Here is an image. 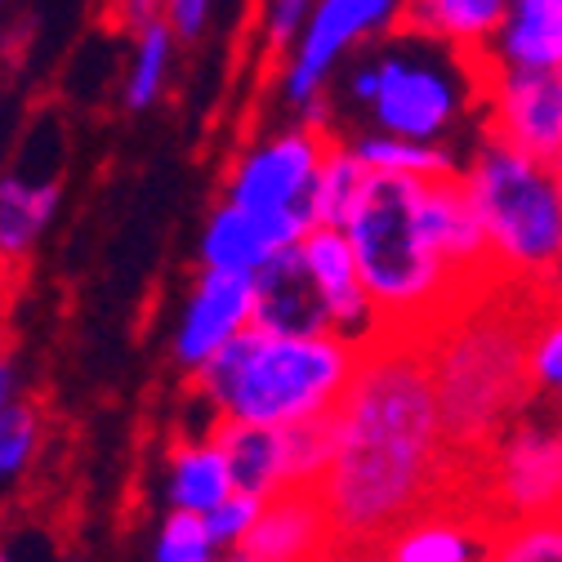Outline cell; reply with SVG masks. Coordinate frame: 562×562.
<instances>
[{
    "mask_svg": "<svg viewBox=\"0 0 562 562\" xmlns=\"http://www.w3.org/2000/svg\"><path fill=\"white\" fill-rule=\"evenodd\" d=\"M339 99L371 116V130L447 144L482 103V67L438 41L402 32V41L348 67Z\"/></svg>",
    "mask_w": 562,
    "mask_h": 562,
    "instance_id": "8992f818",
    "label": "cell"
},
{
    "mask_svg": "<svg viewBox=\"0 0 562 562\" xmlns=\"http://www.w3.org/2000/svg\"><path fill=\"white\" fill-rule=\"evenodd\" d=\"M220 558H224V549L215 544V536H210L205 514L166 509V518L157 522L148 562H220Z\"/></svg>",
    "mask_w": 562,
    "mask_h": 562,
    "instance_id": "4316f807",
    "label": "cell"
},
{
    "mask_svg": "<svg viewBox=\"0 0 562 562\" xmlns=\"http://www.w3.org/2000/svg\"><path fill=\"white\" fill-rule=\"evenodd\" d=\"M486 562H562V514L496 522L486 544Z\"/></svg>",
    "mask_w": 562,
    "mask_h": 562,
    "instance_id": "484cf974",
    "label": "cell"
},
{
    "mask_svg": "<svg viewBox=\"0 0 562 562\" xmlns=\"http://www.w3.org/2000/svg\"><path fill=\"white\" fill-rule=\"evenodd\" d=\"M255 326L281 330V335H317L330 330L326 304L313 286V277L300 259V246L281 250L259 277H255Z\"/></svg>",
    "mask_w": 562,
    "mask_h": 562,
    "instance_id": "ac0fdd59",
    "label": "cell"
},
{
    "mask_svg": "<svg viewBox=\"0 0 562 562\" xmlns=\"http://www.w3.org/2000/svg\"><path fill=\"white\" fill-rule=\"evenodd\" d=\"M558 188H562V166H558Z\"/></svg>",
    "mask_w": 562,
    "mask_h": 562,
    "instance_id": "74e56055",
    "label": "cell"
},
{
    "mask_svg": "<svg viewBox=\"0 0 562 562\" xmlns=\"http://www.w3.org/2000/svg\"><path fill=\"white\" fill-rule=\"evenodd\" d=\"M0 10H5V0H0Z\"/></svg>",
    "mask_w": 562,
    "mask_h": 562,
    "instance_id": "ab89813d",
    "label": "cell"
},
{
    "mask_svg": "<svg viewBox=\"0 0 562 562\" xmlns=\"http://www.w3.org/2000/svg\"><path fill=\"white\" fill-rule=\"evenodd\" d=\"M344 233L353 241L380 335L425 339L456 304L482 291L434 241L425 220V179L371 175Z\"/></svg>",
    "mask_w": 562,
    "mask_h": 562,
    "instance_id": "277c9868",
    "label": "cell"
},
{
    "mask_svg": "<svg viewBox=\"0 0 562 562\" xmlns=\"http://www.w3.org/2000/svg\"><path fill=\"white\" fill-rule=\"evenodd\" d=\"M300 259H304V268L313 277L322 304H326L330 330L344 335V339H353L358 348L380 339V317H375V304L367 295V281H362V268H358V255H353L348 233L330 228V224H313L300 237Z\"/></svg>",
    "mask_w": 562,
    "mask_h": 562,
    "instance_id": "4fadbf2b",
    "label": "cell"
},
{
    "mask_svg": "<svg viewBox=\"0 0 562 562\" xmlns=\"http://www.w3.org/2000/svg\"><path fill=\"white\" fill-rule=\"evenodd\" d=\"M375 170H367V161L353 153L348 138H330L326 148V161L317 170V183H313V224H330V228H344L348 215L358 210L367 183H371Z\"/></svg>",
    "mask_w": 562,
    "mask_h": 562,
    "instance_id": "cb8c5ba5",
    "label": "cell"
},
{
    "mask_svg": "<svg viewBox=\"0 0 562 562\" xmlns=\"http://www.w3.org/2000/svg\"><path fill=\"white\" fill-rule=\"evenodd\" d=\"M353 153L367 161V170L375 175H397V179H438V175H456L460 170V157L447 148V144H419V138H406V134H384V130H371V134H358L348 138Z\"/></svg>",
    "mask_w": 562,
    "mask_h": 562,
    "instance_id": "603a6c76",
    "label": "cell"
},
{
    "mask_svg": "<svg viewBox=\"0 0 562 562\" xmlns=\"http://www.w3.org/2000/svg\"><path fill=\"white\" fill-rule=\"evenodd\" d=\"M308 228H313L308 215H259V210H246V205L224 196L205 215V228L196 241V263L259 277L281 250L300 246V237Z\"/></svg>",
    "mask_w": 562,
    "mask_h": 562,
    "instance_id": "5bb4252c",
    "label": "cell"
},
{
    "mask_svg": "<svg viewBox=\"0 0 562 562\" xmlns=\"http://www.w3.org/2000/svg\"><path fill=\"white\" fill-rule=\"evenodd\" d=\"M255 295L259 291L250 272L201 268L192 277L170 330V358L188 380L255 326Z\"/></svg>",
    "mask_w": 562,
    "mask_h": 562,
    "instance_id": "7c38bea8",
    "label": "cell"
},
{
    "mask_svg": "<svg viewBox=\"0 0 562 562\" xmlns=\"http://www.w3.org/2000/svg\"><path fill=\"white\" fill-rule=\"evenodd\" d=\"M540 308V286L486 281L425 335L442 425L464 464L536 397L527 348Z\"/></svg>",
    "mask_w": 562,
    "mask_h": 562,
    "instance_id": "7a4b0ae2",
    "label": "cell"
},
{
    "mask_svg": "<svg viewBox=\"0 0 562 562\" xmlns=\"http://www.w3.org/2000/svg\"><path fill=\"white\" fill-rule=\"evenodd\" d=\"M558 514H562V505H558Z\"/></svg>",
    "mask_w": 562,
    "mask_h": 562,
    "instance_id": "60d3db41",
    "label": "cell"
},
{
    "mask_svg": "<svg viewBox=\"0 0 562 562\" xmlns=\"http://www.w3.org/2000/svg\"><path fill=\"white\" fill-rule=\"evenodd\" d=\"M179 36L166 19H153L144 27L130 32V58L121 72V108L125 112H153L170 81H175V63H179Z\"/></svg>",
    "mask_w": 562,
    "mask_h": 562,
    "instance_id": "7402d4cb",
    "label": "cell"
},
{
    "mask_svg": "<svg viewBox=\"0 0 562 562\" xmlns=\"http://www.w3.org/2000/svg\"><path fill=\"white\" fill-rule=\"evenodd\" d=\"M259 509H263V496L233 486L228 496L205 514V527H210V536H215V544L228 553V549H241V544H246V536H250V527H255Z\"/></svg>",
    "mask_w": 562,
    "mask_h": 562,
    "instance_id": "f546056e",
    "label": "cell"
},
{
    "mask_svg": "<svg viewBox=\"0 0 562 562\" xmlns=\"http://www.w3.org/2000/svg\"><path fill=\"white\" fill-rule=\"evenodd\" d=\"M0 562H14V558H10V553H5V549H0Z\"/></svg>",
    "mask_w": 562,
    "mask_h": 562,
    "instance_id": "8d00e7d4",
    "label": "cell"
},
{
    "mask_svg": "<svg viewBox=\"0 0 562 562\" xmlns=\"http://www.w3.org/2000/svg\"><path fill=\"white\" fill-rule=\"evenodd\" d=\"M460 496H469L496 522L558 514L562 505V402L536 393L464 464Z\"/></svg>",
    "mask_w": 562,
    "mask_h": 562,
    "instance_id": "52a82bcc",
    "label": "cell"
},
{
    "mask_svg": "<svg viewBox=\"0 0 562 562\" xmlns=\"http://www.w3.org/2000/svg\"><path fill=\"white\" fill-rule=\"evenodd\" d=\"M406 0H317L304 32L277 63V99L295 116L330 130V81L371 36H389L402 27Z\"/></svg>",
    "mask_w": 562,
    "mask_h": 562,
    "instance_id": "ba28073f",
    "label": "cell"
},
{
    "mask_svg": "<svg viewBox=\"0 0 562 562\" xmlns=\"http://www.w3.org/2000/svg\"><path fill=\"white\" fill-rule=\"evenodd\" d=\"M362 348L335 330L281 335L250 326L220 358L192 375V393L205 411V425H268L295 429L326 419L348 380L358 371Z\"/></svg>",
    "mask_w": 562,
    "mask_h": 562,
    "instance_id": "3957f363",
    "label": "cell"
},
{
    "mask_svg": "<svg viewBox=\"0 0 562 562\" xmlns=\"http://www.w3.org/2000/svg\"><path fill=\"white\" fill-rule=\"evenodd\" d=\"M339 544L317 486H286L263 496V509L246 536V553L259 562H322Z\"/></svg>",
    "mask_w": 562,
    "mask_h": 562,
    "instance_id": "2e32d148",
    "label": "cell"
},
{
    "mask_svg": "<svg viewBox=\"0 0 562 562\" xmlns=\"http://www.w3.org/2000/svg\"><path fill=\"white\" fill-rule=\"evenodd\" d=\"M215 438L233 464V482L255 496H272L286 486H317L330 460V415L295 429L215 425Z\"/></svg>",
    "mask_w": 562,
    "mask_h": 562,
    "instance_id": "8fae6325",
    "label": "cell"
},
{
    "mask_svg": "<svg viewBox=\"0 0 562 562\" xmlns=\"http://www.w3.org/2000/svg\"><path fill=\"white\" fill-rule=\"evenodd\" d=\"M23 397V367H19V348L14 339L0 330V411H5L10 402Z\"/></svg>",
    "mask_w": 562,
    "mask_h": 562,
    "instance_id": "1f68e13d",
    "label": "cell"
},
{
    "mask_svg": "<svg viewBox=\"0 0 562 562\" xmlns=\"http://www.w3.org/2000/svg\"><path fill=\"white\" fill-rule=\"evenodd\" d=\"M63 188L58 179H27L19 170L0 175V263L19 268L36 255L41 237L49 233L54 215H58Z\"/></svg>",
    "mask_w": 562,
    "mask_h": 562,
    "instance_id": "ffe728a7",
    "label": "cell"
},
{
    "mask_svg": "<svg viewBox=\"0 0 562 562\" xmlns=\"http://www.w3.org/2000/svg\"><path fill=\"white\" fill-rule=\"evenodd\" d=\"M496 531V518L482 514L469 496L434 501L419 514H411L389 540V562H486V544Z\"/></svg>",
    "mask_w": 562,
    "mask_h": 562,
    "instance_id": "9a60e30c",
    "label": "cell"
},
{
    "mask_svg": "<svg viewBox=\"0 0 562 562\" xmlns=\"http://www.w3.org/2000/svg\"><path fill=\"white\" fill-rule=\"evenodd\" d=\"M45 456V411L23 393L0 411V486H19Z\"/></svg>",
    "mask_w": 562,
    "mask_h": 562,
    "instance_id": "d4e9b609",
    "label": "cell"
},
{
    "mask_svg": "<svg viewBox=\"0 0 562 562\" xmlns=\"http://www.w3.org/2000/svg\"><path fill=\"white\" fill-rule=\"evenodd\" d=\"M460 477L425 339H371L330 411V460L317 477L335 536L384 544L411 514L456 496Z\"/></svg>",
    "mask_w": 562,
    "mask_h": 562,
    "instance_id": "6da1fadb",
    "label": "cell"
},
{
    "mask_svg": "<svg viewBox=\"0 0 562 562\" xmlns=\"http://www.w3.org/2000/svg\"><path fill=\"white\" fill-rule=\"evenodd\" d=\"M233 464L215 438V429H192L179 434L166 451V469H161V501L166 509H183V514H210L228 491H233Z\"/></svg>",
    "mask_w": 562,
    "mask_h": 562,
    "instance_id": "e0dca14e",
    "label": "cell"
},
{
    "mask_svg": "<svg viewBox=\"0 0 562 562\" xmlns=\"http://www.w3.org/2000/svg\"><path fill=\"white\" fill-rule=\"evenodd\" d=\"M0 58H5V32H0Z\"/></svg>",
    "mask_w": 562,
    "mask_h": 562,
    "instance_id": "d590c367",
    "label": "cell"
},
{
    "mask_svg": "<svg viewBox=\"0 0 562 562\" xmlns=\"http://www.w3.org/2000/svg\"><path fill=\"white\" fill-rule=\"evenodd\" d=\"M335 130L295 116L291 125H272L255 134L233 157L224 175V196L259 210V215H308L313 220V183L326 161Z\"/></svg>",
    "mask_w": 562,
    "mask_h": 562,
    "instance_id": "9c48e42d",
    "label": "cell"
},
{
    "mask_svg": "<svg viewBox=\"0 0 562 562\" xmlns=\"http://www.w3.org/2000/svg\"><path fill=\"white\" fill-rule=\"evenodd\" d=\"M322 562H389L384 544H353V540H339Z\"/></svg>",
    "mask_w": 562,
    "mask_h": 562,
    "instance_id": "836d02e7",
    "label": "cell"
},
{
    "mask_svg": "<svg viewBox=\"0 0 562 562\" xmlns=\"http://www.w3.org/2000/svg\"><path fill=\"white\" fill-rule=\"evenodd\" d=\"M161 10H166V0H112V14H116V23H121L125 32L161 19Z\"/></svg>",
    "mask_w": 562,
    "mask_h": 562,
    "instance_id": "d6a6232c",
    "label": "cell"
},
{
    "mask_svg": "<svg viewBox=\"0 0 562 562\" xmlns=\"http://www.w3.org/2000/svg\"><path fill=\"white\" fill-rule=\"evenodd\" d=\"M220 562H259V558H250V553H246V549H228V553H224V558H220Z\"/></svg>",
    "mask_w": 562,
    "mask_h": 562,
    "instance_id": "e575fe53",
    "label": "cell"
},
{
    "mask_svg": "<svg viewBox=\"0 0 562 562\" xmlns=\"http://www.w3.org/2000/svg\"><path fill=\"white\" fill-rule=\"evenodd\" d=\"M460 183L482 220L491 272L514 286L544 291L562 268L558 166L482 134V144L460 161Z\"/></svg>",
    "mask_w": 562,
    "mask_h": 562,
    "instance_id": "5b68a950",
    "label": "cell"
},
{
    "mask_svg": "<svg viewBox=\"0 0 562 562\" xmlns=\"http://www.w3.org/2000/svg\"><path fill=\"white\" fill-rule=\"evenodd\" d=\"M527 358H531V384L536 393L562 402V308L544 300L536 326H531V348H527Z\"/></svg>",
    "mask_w": 562,
    "mask_h": 562,
    "instance_id": "f1b7e54d",
    "label": "cell"
},
{
    "mask_svg": "<svg viewBox=\"0 0 562 562\" xmlns=\"http://www.w3.org/2000/svg\"><path fill=\"white\" fill-rule=\"evenodd\" d=\"M505 10H509V0H406L402 32L438 41L469 58H482Z\"/></svg>",
    "mask_w": 562,
    "mask_h": 562,
    "instance_id": "44dd1931",
    "label": "cell"
},
{
    "mask_svg": "<svg viewBox=\"0 0 562 562\" xmlns=\"http://www.w3.org/2000/svg\"><path fill=\"white\" fill-rule=\"evenodd\" d=\"M477 63L562 72V0H509L496 36Z\"/></svg>",
    "mask_w": 562,
    "mask_h": 562,
    "instance_id": "d6986e66",
    "label": "cell"
},
{
    "mask_svg": "<svg viewBox=\"0 0 562 562\" xmlns=\"http://www.w3.org/2000/svg\"><path fill=\"white\" fill-rule=\"evenodd\" d=\"M482 67V130L501 144L562 166V72Z\"/></svg>",
    "mask_w": 562,
    "mask_h": 562,
    "instance_id": "30bf717a",
    "label": "cell"
},
{
    "mask_svg": "<svg viewBox=\"0 0 562 562\" xmlns=\"http://www.w3.org/2000/svg\"><path fill=\"white\" fill-rule=\"evenodd\" d=\"M317 0H255V54L263 67H277L304 32Z\"/></svg>",
    "mask_w": 562,
    "mask_h": 562,
    "instance_id": "83f0119b",
    "label": "cell"
},
{
    "mask_svg": "<svg viewBox=\"0 0 562 562\" xmlns=\"http://www.w3.org/2000/svg\"><path fill=\"white\" fill-rule=\"evenodd\" d=\"M67 562H86V558H67Z\"/></svg>",
    "mask_w": 562,
    "mask_h": 562,
    "instance_id": "f35d334b",
    "label": "cell"
},
{
    "mask_svg": "<svg viewBox=\"0 0 562 562\" xmlns=\"http://www.w3.org/2000/svg\"><path fill=\"white\" fill-rule=\"evenodd\" d=\"M161 19L175 27L183 45H196L210 32V19H215V0H166Z\"/></svg>",
    "mask_w": 562,
    "mask_h": 562,
    "instance_id": "4dcf8cb0",
    "label": "cell"
}]
</instances>
